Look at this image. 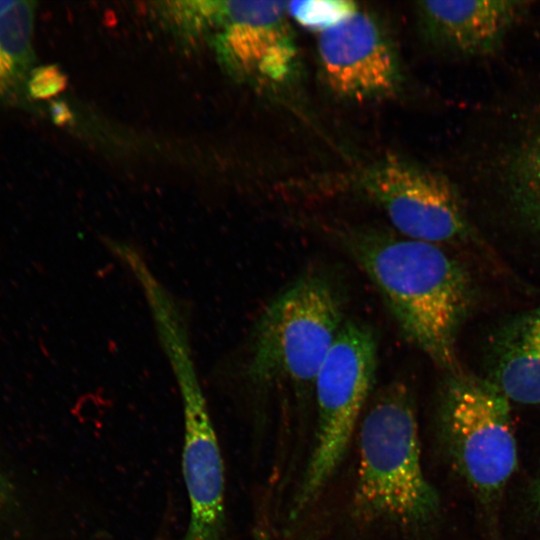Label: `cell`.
<instances>
[{
	"label": "cell",
	"mask_w": 540,
	"mask_h": 540,
	"mask_svg": "<svg viewBox=\"0 0 540 540\" xmlns=\"http://www.w3.org/2000/svg\"><path fill=\"white\" fill-rule=\"evenodd\" d=\"M403 336L446 373L460 370L457 338L472 303L463 266L438 244L373 228L341 231Z\"/></svg>",
	"instance_id": "6da1fadb"
},
{
	"label": "cell",
	"mask_w": 540,
	"mask_h": 540,
	"mask_svg": "<svg viewBox=\"0 0 540 540\" xmlns=\"http://www.w3.org/2000/svg\"><path fill=\"white\" fill-rule=\"evenodd\" d=\"M355 506L365 517L421 526L439 509L422 462L413 394L393 381L376 395L359 429Z\"/></svg>",
	"instance_id": "7a4b0ae2"
},
{
	"label": "cell",
	"mask_w": 540,
	"mask_h": 540,
	"mask_svg": "<svg viewBox=\"0 0 540 540\" xmlns=\"http://www.w3.org/2000/svg\"><path fill=\"white\" fill-rule=\"evenodd\" d=\"M438 424L451 460L484 503L498 499L518 465L510 401L487 378L447 373Z\"/></svg>",
	"instance_id": "3957f363"
},
{
	"label": "cell",
	"mask_w": 540,
	"mask_h": 540,
	"mask_svg": "<svg viewBox=\"0 0 540 540\" xmlns=\"http://www.w3.org/2000/svg\"><path fill=\"white\" fill-rule=\"evenodd\" d=\"M344 322L341 297L333 282L320 272L304 273L262 318L253 363L256 378L311 392Z\"/></svg>",
	"instance_id": "277c9868"
},
{
	"label": "cell",
	"mask_w": 540,
	"mask_h": 540,
	"mask_svg": "<svg viewBox=\"0 0 540 540\" xmlns=\"http://www.w3.org/2000/svg\"><path fill=\"white\" fill-rule=\"evenodd\" d=\"M377 338L358 321H345L314 382L315 444L294 502L299 515L322 492L341 464L373 387Z\"/></svg>",
	"instance_id": "5b68a950"
},
{
	"label": "cell",
	"mask_w": 540,
	"mask_h": 540,
	"mask_svg": "<svg viewBox=\"0 0 540 540\" xmlns=\"http://www.w3.org/2000/svg\"><path fill=\"white\" fill-rule=\"evenodd\" d=\"M360 184L404 237L439 244L469 233L454 187L434 171L388 156L364 170Z\"/></svg>",
	"instance_id": "8992f818"
},
{
	"label": "cell",
	"mask_w": 540,
	"mask_h": 540,
	"mask_svg": "<svg viewBox=\"0 0 540 540\" xmlns=\"http://www.w3.org/2000/svg\"><path fill=\"white\" fill-rule=\"evenodd\" d=\"M318 59L326 86L338 97L365 102L394 95L401 71L394 43L372 13L359 9L320 33Z\"/></svg>",
	"instance_id": "52a82bcc"
},
{
	"label": "cell",
	"mask_w": 540,
	"mask_h": 540,
	"mask_svg": "<svg viewBox=\"0 0 540 540\" xmlns=\"http://www.w3.org/2000/svg\"><path fill=\"white\" fill-rule=\"evenodd\" d=\"M185 392L182 466L190 516L183 540H221L225 523L222 456L201 396L190 388Z\"/></svg>",
	"instance_id": "ba28073f"
},
{
	"label": "cell",
	"mask_w": 540,
	"mask_h": 540,
	"mask_svg": "<svg viewBox=\"0 0 540 540\" xmlns=\"http://www.w3.org/2000/svg\"><path fill=\"white\" fill-rule=\"evenodd\" d=\"M523 1H420L416 13L424 38L436 48L462 56L498 49L526 10Z\"/></svg>",
	"instance_id": "9c48e42d"
},
{
	"label": "cell",
	"mask_w": 540,
	"mask_h": 540,
	"mask_svg": "<svg viewBox=\"0 0 540 540\" xmlns=\"http://www.w3.org/2000/svg\"><path fill=\"white\" fill-rule=\"evenodd\" d=\"M288 2L248 1L238 23L227 25L222 47L245 74L282 83L295 72L297 47L288 21Z\"/></svg>",
	"instance_id": "30bf717a"
},
{
	"label": "cell",
	"mask_w": 540,
	"mask_h": 540,
	"mask_svg": "<svg viewBox=\"0 0 540 540\" xmlns=\"http://www.w3.org/2000/svg\"><path fill=\"white\" fill-rule=\"evenodd\" d=\"M487 379L509 401L540 404V304L500 329Z\"/></svg>",
	"instance_id": "8fae6325"
},
{
	"label": "cell",
	"mask_w": 540,
	"mask_h": 540,
	"mask_svg": "<svg viewBox=\"0 0 540 540\" xmlns=\"http://www.w3.org/2000/svg\"><path fill=\"white\" fill-rule=\"evenodd\" d=\"M35 3L13 1L0 14V97L24 80L32 60Z\"/></svg>",
	"instance_id": "7c38bea8"
},
{
	"label": "cell",
	"mask_w": 540,
	"mask_h": 540,
	"mask_svg": "<svg viewBox=\"0 0 540 540\" xmlns=\"http://www.w3.org/2000/svg\"><path fill=\"white\" fill-rule=\"evenodd\" d=\"M359 10L347 0H300L287 4L288 15L309 31L324 32Z\"/></svg>",
	"instance_id": "4fadbf2b"
},
{
	"label": "cell",
	"mask_w": 540,
	"mask_h": 540,
	"mask_svg": "<svg viewBox=\"0 0 540 540\" xmlns=\"http://www.w3.org/2000/svg\"><path fill=\"white\" fill-rule=\"evenodd\" d=\"M518 175L522 203L540 224V142L527 154Z\"/></svg>",
	"instance_id": "5bb4252c"
},
{
	"label": "cell",
	"mask_w": 540,
	"mask_h": 540,
	"mask_svg": "<svg viewBox=\"0 0 540 540\" xmlns=\"http://www.w3.org/2000/svg\"><path fill=\"white\" fill-rule=\"evenodd\" d=\"M66 76L56 66L35 70L28 81V90L37 99L48 98L61 92L66 86Z\"/></svg>",
	"instance_id": "9a60e30c"
},
{
	"label": "cell",
	"mask_w": 540,
	"mask_h": 540,
	"mask_svg": "<svg viewBox=\"0 0 540 540\" xmlns=\"http://www.w3.org/2000/svg\"><path fill=\"white\" fill-rule=\"evenodd\" d=\"M52 112H53L54 120L58 121V123L60 124L66 121L67 118L69 117L68 109L62 103L55 104L53 106Z\"/></svg>",
	"instance_id": "2e32d148"
},
{
	"label": "cell",
	"mask_w": 540,
	"mask_h": 540,
	"mask_svg": "<svg viewBox=\"0 0 540 540\" xmlns=\"http://www.w3.org/2000/svg\"><path fill=\"white\" fill-rule=\"evenodd\" d=\"M531 496L534 506L540 512V466L532 486Z\"/></svg>",
	"instance_id": "e0dca14e"
},
{
	"label": "cell",
	"mask_w": 540,
	"mask_h": 540,
	"mask_svg": "<svg viewBox=\"0 0 540 540\" xmlns=\"http://www.w3.org/2000/svg\"><path fill=\"white\" fill-rule=\"evenodd\" d=\"M7 497V487L5 482L0 476V503H2Z\"/></svg>",
	"instance_id": "ac0fdd59"
},
{
	"label": "cell",
	"mask_w": 540,
	"mask_h": 540,
	"mask_svg": "<svg viewBox=\"0 0 540 540\" xmlns=\"http://www.w3.org/2000/svg\"><path fill=\"white\" fill-rule=\"evenodd\" d=\"M13 1H0V14L12 5Z\"/></svg>",
	"instance_id": "d6986e66"
}]
</instances>
